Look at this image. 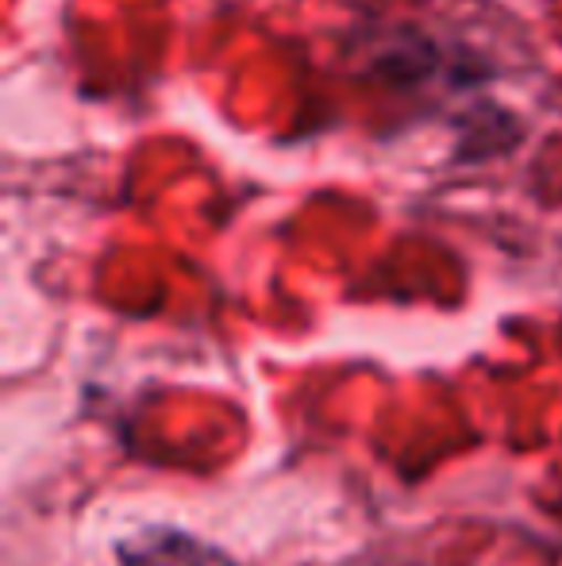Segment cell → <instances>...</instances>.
Instances as JSON below:
<instances>
[{"label":"cell","mask_w":562,"mask_h":566,"mask_svg":"<svg viewBox=\"0 0 562 566\" xmlns=\"http://www.w3.org/2000/svg\"><path fill=\"white\" fill-rule=\"evenodd\" d=\"M120 566H240L224 547L173 524H150L116 544Z\"/></svg>","instance_id":"cell-1"}]
</instances>
